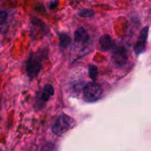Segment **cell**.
<instances>
[{"mask_svg":"<svg viewBox=\"0 0 151 151\" xmlns=\"http://www.w3.org/2000/svg\"><path fill=\"white\" fill-rule=\"evenodd\" d=\"M75 121L73 118L66 114H62L56 119L52 127V131L57 136H62L75 126Z\"/></svg>","mask_w":151,"mask_h":151,"instance_id":"1","label":"cell"},{"mask_svg":"<svg viewBox=\"0 0 151 151\" xmlns=\"http://www.w3.org/2000/svg\"><path fill=\"white\" fill-rule=\"evenodd\" d=\"M103 90L100 84L95 82H90L83 89V99L86 102L92 103L97 102L102 98Z\"/></svg>","mask_w":151,"mask_h":151,"instance_id":"2","label":"cell"},{"mask_svg":"<svg viewBox=\"0 0 151 151\" xmlns=\"http://www.w3.org/2000/svg\"><path fill=\"white\" fill-rule=\"evenodd\" d=\"M42 58L39 54L32 53L28 58L26 70L27 75L30 78H34L39 73L42 65Z\"/></svg>","mask_w":151,"mask_h":151,"instance_id":"3","label":"cell"},{"mask_svg":"<svg viewBox=\"0 0 151 151\" xmlns=\"http://www.w3.org/2000/svg\"><path fill=\"white\" fill-rule=\"evenodd\" d=\"M148 26L143 28L142 30L140 31L139 35L138 38H137V40L136 41L135 45H134V52H135L137 55L142 54V53L145 51L147 37H148Z\"/></svg>","mask_w":151,"mask_h":151,"instance_id":"4","label":"cell"},{"mask_svg":"<svg viewBox=\"0 0 151 151\" xmlns=\"http://www.w3.org/2000/svg\"><path fill=\"white\" fill-rule=\"evenodd\" d=\"M111 59L113 63L116 66L122 67L126 65L128 61V51L124 47H116L112 53Z\"/></svg>","mask_w":151,"mask_h":151,"instance_id":"5","label":"cell"},{"mask_svg":"<svg viewBox=\"0 0 151 151\" xmlns=\"http://www.w3.org/2000/svg\"><path fill=\"white\" fill-rule=\"evenodd\" d=\"M75 41L79 44H86L90 39V36L85 28H79L75 32Z\"/></svg>","mask_w":151,"mask_h":151,"instance_id":"6","label":"cell"},{"mask_svg":"<svg viewBox=\"0 0 151 151\" xmlns=\"http://www.w3.org/2000/svg\"><path fill=\"white\" fill-rule=\"evenodd\" d=\"M55 93V90L54 87H52V85L48 84H46L44 87L43 90H41V96H40V99H41V102L46 103L47 102H48L49 99H50V97L54 95Z\"/></svg>","mask_w":151,"mask_h":151,"instance_id":"7","label":"cell"},{"mask_svg":"<svg viewBox=\"0 0 151 151\" xmlns=\"http://www.w3.org/2000/svg\"><path fill=\"white\" fill-rule=\"evenodd\" d=\"M99 44L102 50L104 51H109L113 47V41L111 37L108 34L103 35L99 39Z\"/></svg>","mask_w":151,"mask_h":151,"instance_id":"8","label":"cell"},{"mask_svg":"<svg viewBox=\"0 0 151 151\" xmlns=\"http://www.w3.org/2000/svg\"><path fill=\"white\" fill-rule=\"evenodd\" d=\"M71 43V38L66 33L59 34V45L61 48L66 49Z\"/></svg>","mask_w":151,"mask_h":151,"instance_id":"9","label":"cell"},{"mask_svg":"<svg viewBox=\"0 0 151 151\" xmlns=\"http://www.w3.org/2000/svg\"><path fill=\"white\" fill-rule=\"evenodd\" d=\"M95 13L91 9H82L78 12L79 16L82 18H91L94 16Z\"/></svg>","mask_w":151,"mask_h":151,"instance_id":"10","label":"cell"},{"mask_svg":"<svg viewBox=\"0 0 151 151\" xmlns=\"http://www.w3.org/2000/svg\"><path fill=\"white\" fill-rule=\"evenodd\" d=\"M88 75L89 77L93 80L95 81L98 76V68L95 65H90L88 68Z\"/></svg>","mask_w":151,"mask_h":151,"instance_id":"11","label":"cell"},{"mask_svg":"<svg viewBox=\"0 0 151 151\" xmlns=\"http://www.w3.org/2000/svg\"><path fill=\"white\" fill-rule=\"evenodd\" d=\"M41 151H57L56 146L54 143L52 142H48L42 147Z\"/></svg>","mask_w":151,"mask_h":151,"instance_id":"12","label":"cell"},{"mask_svg":"<svg viewBox=\"0 0 151 151\" xmlns=\"http://www.w3.org/2000/svg\"><path fill=\"white\" fill-rule=\"evenodd\" d=\"M7 19V13L4 10L0 11V29L2 28L4 24L5 23L6 20Z\"/></svg>","mask_w":151,"mask_h":151,"instance_id":"13","label":"cell"},{"mask_svg":"<svg viewBox=\"0 0 151 151\" xmlns=\"http://www.w3.org/2000/svg\"><path fill=\"white\" fill-rule=\"evenodd\" d=\"M0 151H1V150H0Z\"/></svg>","mask_w":151,"mask_h":151,"instance_id":"14","label":"cell"}]
</instances>
